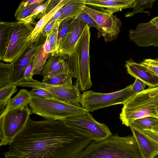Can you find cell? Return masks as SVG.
Returning a JSON list of instances; mask_svg holds the SVG:
<instances>
[{"label":"cell","instance_id":"1","mask_svg":"<svg viewBox=\"0 0 158 158\" xmlns=\"http://www.w3.org/2000/svg\"><path fill=\"white\" fill-rule=\"evenodd\" d=\"M93 141L63 120L30 118L3 155L5 158H77Z\"/></svg>","mask_w":158,"mask_h":158},{"label":"cell","instance_id":"2","mask_svg":"<svg viewBox=\"0 0 158 158\" xmlns=\"http://www.w3.org/2000/svg\"><path fill=\"white\" fill-rule=\"evenodd\" d=\"M77 158H142L134 136L118 133L104 140L93 141Z\"/></svg>","mask_w":158,"mask_h":158},{"label":"cell","instance_id":"3","mask_svg":"<svg viewBox=\"0 0 158 158\" xmlns=\"http://www.w3.org/2000/svg\"><path fill=\"white\" fill-rule=\"evenodd\" d=\"M158 87L148 88L133 95L124 105L120 114L123 124L129 127L134 120L144 117L157 116Z\"/></svg>","mask_w":158,"mask_h":158},{"label":"cell","instance_id":"4","mask_svg":"<svg viewBox=\"0 0 158 158\" xmlns=\"http://www.w3.org/2000/svg\"><path fill=\"white\" fill-rule=\"evenodd\" d=\"M28 106L32 114L49 120H64L89 112L81 105H73L55 99L33 96H31Z\"/></svg>","mask_w":158,"mask_h":158},{"label":"cell","instance_id":"5","mask_svg":"<svg viewBox=\"0 0 158 158\" xmlns=\"http://www.w3.org/2000/svg\"><path fill=\"white\" fill-rule=\"evenodd\" d=\"M28 105L9 110L0 114V146L10 145L25 126L32 114Z\"/></svg>","mask_w":158,"mask_h":158},{"label":"cell","instance_id":"6","mask_svg":"<svg viewBox=\"0 0 158 158\" xmlns=\"http://www.w3.org/2000/svg\"><path fill=\"white\" fill-rule=\"evenodd\" d=\"M134 95L132 84L121 90L107 93L88 90L81 94V105L89 112H93L111 106L124 105Z\"/></svg>","mask_w":158,"mask_h":158},{"label":"cell","instance_id":"7","mask_svg":"<svg viewBox=\"0 0 158 158\" xmlns=\"http://www.w3.org/2000/svg\"><path fill=\"white\" fill-rule=\"evenodd\" d=\"M31 24L15 22L5 53L0 60L12 64L23 54L32 42L28 39L34 29Z\"/></svg>","mask_w":158,"mask_h":158},{"label":"cell","instance_id":"8","mask_svg":"<svg viewBox=\"0 0 158 158\" xmlns=\"http://www.w3.org/2000/svg\"><path fill=\"white\" fill-rule=\"evenodd\" d=\"M89 28L87 25L77 44L75 52L78 64L77 78L76 85L81 91L89 89L92 85L90 69Z\"/></svg>","mask_w":158,"mask_h":158},{"label":"cell","instance_id":"9","mask_svg":"<svg viewBox=\"0 0 158 158\" xmlns=\"http://www.w3.org/2000/svg\"><path fill=\"white\" fill-rule=\"evenodd\" d=\"M63 120L69 126L91 137L94 141L102 140L113 135L107 126L96 121L89 112Z\"/></svg>","mask_w":158,"mask_h":158},{"label":"cell","instance_id":"10","mask_svg":"<svg viewBox=\"0 0 158 158\" xmlns=\"http://www.w3.org/2000/svg\"><path fill=\"white\" fill-rule=\"evenodd\" d=\"M18 86L22 87L40 88L49 92L54 98L70 104H81V94L76 85L70 86H59L41 82L33 78L23 80Z\"/></svg>","mask_w":158,"mask_h":158},{"label":"cell","instance_id":"11","mask_svg":"<svg viewBox=\"0 0 158 158\" xmlns=\"http://www.w3.org/2000/svg\"><path fill=\"white\" fill-rule=\"evenodd\" d=\"M82 9L98 25V37L102 36L106 42L111 41L117 38L121 26V22L118 17L113 14L93 9L86 5Z\"/></svg>","mask_w":158,"mask_h":158},{"label":"cell","instance_id":"12","mask_svg":"<svg viewBox=\"0 0 158 158\" xmlns=\"http://www.w3.org/2000/svg\"><path fill=\"white\" fill-rule=\"evenodd\" d=\"M46 38L41 32L24 52L13 63L11 64L12 71L9 84H18L24 80L23 73L34 57L38 49L44 44Z\"/></svg>","mask_w":158,"mask_h":158},{"label":"cell","instance_id":"13","mask_svg":"<svg viewBox=\"0 0 158 158\" xmlns=\"http://www.w3.org/2000/svg\"><path fill=\"white\" fill-rule=\"evenodd\" d=\"M131 40L140 47L158 46V23L150 22L139 23L134 29L129 31Z\"/></svg>","mask_w":158,"mask_h":158},{"label":"cell","instance_id":"14","mask_svg":"<svg viewBox=\"0 0 158 158\" xmlns=\"http://www.w3.org/2000/svg\"><path fill=\"white\" fill-rule=\"evenodd\" d=\"M87 25L79 20L73 19L58 51L60 57L75 52L76 46Z\"/></svg>","mask_w":158,"mask_h":158},{"label":"cell","instance_id":"15","mask_svg":"<svg viewBox=\"0 0 158 158\" xmlns=\"http://www.w3.org/2000/svg\"><path fill=\"white\" fill-rule=\"evenodd\" d=\"M142 158H155L158 155V144L143 132L130 126Z\"/></svg>","mask_w":158,"mask_h":158},{"label":"cell","instance_id":"16","mask_svg":"<svg viewBox=\"0 0 158 158\" xmlns=\"http://www.w3.org/2000/svg\"><path fill=\"white\" fill-rule=\"evenodd\" d=\"M85 5L99 8L111 15L123 9L134 8L136 0H84Z\"/></svg>","mask_w":158,"mask_h":158},{"label":"cell","instance_id":"17","mask_svg":"<svg viewBox=\"0 0 158 158\" xmlns=\"http://www.w3.org/2000/svg\"><path fill=\"white\" fill-rule=\"evenodd\" d=\"M125 66L128 74L143 81L148 88L158 87V77L149 72L139 63L131 58L126 61Z\"/></svg>","mask_w":158,"mask_h":158},{"label":"cell","instance_id":"18","mask_svg":"<svg viewBox=\"0 0 158 158\" xmlns=\"http://www.w3.org/2000/svg\"><path fill=\"white\" fill-rule=\"evenodd\" d=\"M69 73L66 60L58 54H51L42 70L41 75L45 78Z\"/></svg>","mask_w":158,"mask_h":158},{"label":"cell","instance_id":"19","mask_svg":"<svg viewBox=\"0 0 158 158\" xmlns=\"http://www.w3.org/2000/svg\"><path fill=\"white\" fill-rule=\"evenodd\" d=\"M69 0H61L53 10L42 17L36 23L35 28L30 36L29 41L32 42L37 38L42 30L56 13Z\"/></svg>","mask_w":158,"mask_h":158},{"label":"cell","instance_id":"20","mask_svg":"<svg viewBox=\"0 0 158 158\" xmlns=\"http://www.w3.org/2000/svg\"><path fill=\"white\" fill-rule=\"evenodd\" d=\"M85 4L84 0H69L62 7L61 15L58 20L73 18L82 11V7Z\"/></svg>","mask_w":158,"mask_h":158},{"label":"cell","instance_id":"21","mask_svg":"<svg viewBox=\"0 0 158 158\" xmlns=\"http://www.w3.org/2000/svg\"><path fill=\"white\" fill-rule=\"evenodd\" d=\"M31 98L29 91L25 89H21L14 97L10 99L3 112L28 105Z\"/></svg>","mask_w":158,"mask_h":158},{"label":"cell","instance_id":"22","mask_svg":"<svg viewBox=\"0 0 158 158\" xmlns=\"http://www.w3.org/2000/svg\"><path fill=\"white\" fill-rule=\"evenodd\" d=\"M13 22H0V59L4 55L9 42Z\"/></svg>","mask_w":158,"mask_h":158},{"label":"cell","instance_id":"23","mask_svg":"<svg viewBox=\"0 0 158 158\" xmlns=\"http://www.w3.org/2000/svg\"><path fill=\"white\" fill-rule=\"evenodd\" d=\"M130 126L142 132L152 131L153 127L158 126V116H148L136 119L130 124Z\"/></svg>","mask_w":158,"mask_h":158},{"label":"cell","instance_id":"24","mask_svg":"<svg viewBox=\"0 0 158 158\" xmlns=\"http://www.w3.org/2000/svg\"><path fill=\"white\" fill-rule=\"evenodd\" d=\"M70 73L56 75L43 78L42 82L45 84L59 86H70L73 85L72 77Z\"/></svg>","mask_w":158,"mask_h":158},{"label":"cell","instance_id":"25","mask_svg":"<svg viewBox=\"0 0 158 158\" xmlns=\"http://www.w3.org/2000/svg\"><path fill=\"white\" fill-rule=\"evenodd\" d=\"M17 86L14 84H6L0 88V114L4 111L12 95L17 91Z\"/></svg>","mask_w":158,"mask_h":158},{"label":"cell","instance_id":"26","mask_svg":"<svg viewBox=\"0 0 158 158\" xmlns=\"http://www.w3.org/2000/svg\"><path fill=\"white\" fill-rule=\"evenodd\" d=\"M43 45L38 49L34 56L33 75H41L42 70L51 53H46L44 51Z\"/></svg>","mask_w":158,"mask_h":158},{"label":"cell","instance_id":"27","mask_svg":"<svg viewBox=\"0 0 158 158\" xmlns=\"http://www.w3.org/2000/svg\"><path fill=\"white\" fill-rule=\"evenodd\" d=\"M156 0H136V3L133 10L126 13L125 17H130L133 16L138 13H144L150 14V12L145 11L144 10L147 8L152 9L153 3Z\"/></svg>","mask_w":158,"mask_h":158},{"label":"cell","instance_id":"28","mask_svg":"<svg viewBox=\"0 0 158 158\" xmlns=\"http://www.w3.org/2000/svg\"><path fill=\"white\" fill-rule=\"evenodd\" d=\"M12 67L11 64L0 62V88L9 84L11 78Z\"/></svg>","mask_w":158,"mask_h":158},{"label":"cell","instance_id":"29","mask_svg":"<svg viewBox=\"0 0 158 158\" xmlns=\"http://www.w3.org/2000/svg\"><path fill=\"white\" fill-rule=\"evenodd\" d=\"M73 19L72 18H69L63 20L60 23L58 33L57 44L58 49L68 31L70 23Z\"/></svg>","mask_w":158,"mask_h":158},{"label":"cell","instance_id":"30","mask_svg":"<svg viewBox=\"0 0 158 158\" xmlns=\"http://www.w3.org/2000/svg\"><path fill=\"white\" fill-rule=\"evenodd\" d=\"M60 21H56V24L52 32L49 36V40L51 45L52 52L51 54H58V47L57 44L58 27Z\"/></svg>","mask_w":158,"mask_h":158},{"label":"cell","instance_id":"31","mask_svg":"<svg viewBox=\"0 0 158 158\" xmlns=\"http://www.w3.org/2000/svg\"><path fill=\"white\" fill-rule=\"evenodd\" d=\"M139 64L149 72L158 77V61L155 59H145Z\"/></svg>","mask_w":158,"mask_h":158},{"label":"cell","instance_id":"32","mask_svg":"<svg viewBox=\"0 0 158 158\" xmlns=\"http://www.w3.org/2000/svg\"><path fill=\"white\" fill-rule=\"evenodd\" d=\"M50 0H46L42 4L38 6L32 12L28 17L24 19L22 22L29 23L32 24L35 18L40 13H42L46 8Z\"/></svg>","mask_w":158,"mask_h":158},{"label":"cell","instance_id":"33","mask_svg":"<svg viewBox=\"0 0 158 158\" xmlns=\"http://www.w3.org/2000/svg\"><path fill=\"white\" fill-rule=\"evenodd\" d=\"M83 22L89 27H94L97 29L98 25L94 20L88 14L83 11L80 12L73 18Z\"/></svg>","mask_w":158,"mask_h":158},{"label":"cell","instance_id":"34","mask_svg":"<svg viewBox=\"0 0 158 158\" xmlns=\"http://www.w3.org/2000/svg\"><path fill=\"white\" fill-rule=\"evenodd\" d=\"M45 1L44 0H23L19 4L16 9L15 16H16L23 10L35 4H43Z\"/></svg>","mask_w":158,"mask_h":158},{"label":"cell","instance_id":"35","mask_svg":"<svg viewBox=\"0 0 158 158\" xmlns=\"http://www.w3.org/2000/svg\"><path fill=\"white\" fill-rule=\"evenodd\" d=\"M29 93L31 96L44 98L54 99L49 92L42 89L32 88Z\"/></svg>","mask_w":158,"mask_h":158},{"label":"cell","instance_id":"36","mask_svg":"<svg viewBox=\"0 0 158 158\" xmlns=\"http://www.w3.org/2000/svg\"><path fill=\"white\" fill-rule=\"evenodd\" d=\"M41 4H35L23 10L15 16V18L18 22H22L24 19L29 16L38 6Z\"/></svg>","mask_w":158,"mask_h":158},{"label":"cell","instance_id":"37","mask_svg":"<svg viewBox=\"0 0 158 158\" xmlns=\"http://www.w3.org/2000/svg\"><path fill=\"white\" fill-rule=\"evenodd\" d=\"M61 0H50L45 10L37 16V19H41L42 17L53 10L60 2Z\"/></svg>","mask_w":158,"mask_h":158},{"label":"cell","instance_id":"38","mask_svg":"<svg viewBox=\"0 0 158 158\" xmlns=\"http://www.w3.org/2000/svg\"><path fill=\"white\" fill-rule=\"evenodd\" d=\"M34 57L25 69L23 73V77L24 80L33 78V71L34 64Z\"/></svg>","mask_w":158,"mask_h":158},{"label":"cell","instance_id":"39","mask_svg":"<svg viewBox=\"0 0 158 158\" xmlns=\"http://www.w3.org/2000/svg\"><path fill=\"white\" fill-rule=\"evenodd\" d=\"M146 85L143 81L138 78H135L132 84V89L134 94L143 91L146 86Z\"/></svg>","mask_w":158,"mask_h":158},{"label":"cell","instance_id":"40","mask_svg":"<svg viewBox=\"0 0 158 158\" xmlns=\"http://www.w3.org/2000/svg\"><path fill=\"white\" fill-rule=\"evenodd\" d=\"M56 21H54L47 23L42 30L41 32L46 38L47 36L51 33L56 24Z\"/></svg>","mask_w":158,"mask_h":158},{"label":"cell","instance_id":"41","mask_svg":"<svg viewBox=\"0 0 158 158\" xmlns=\"http://www.w3.org/2000/svg\"><path fill=\"white\" fill-rule=\"evenodd\" d=\"M50 35L47 37L45 42L43 45L44 51L47 54L52 53V47L49 40Z\"/></svg>","mask_w":158,"mask_h":158},{"label":"cell","instance_id":"42","mask_svg":"<svg viewBox=\"0 0 158 158\" xmlns=\"http://www.w3.org/2000/svg\"><path fill=\"white\" fill-rule=\"evenodd\" d=\"M143 132L158 144V133L150 130H146Z\"/></svg>","mask_w":158,"mask_h":158},{"label":"cell","instance_id":"43","mask_svg":"<svg viewBox=\"0 0 158 158\" xmlns=\"http://www.w3.org/2000/svg\"><path fill=\"white\" fill-rule=\"evenodd\" d=\"M62 7L56 13L47 23H50L54 21L57 20L59 19L62 14Z\"/></svg>","mask_w":158,"mask_h":158},{"label":"cell","instance_id":"44","mask_svg":"<svg viewBox=\"0 0 158 158\" xmlns=\"http://www.w3.org/2000/svg\"><path fill=\"white\" fill-rule=\"evenodd\" d=\"M151 23L153 24H155L158 23V16H156L152 19L150 21Z\"/></svg>","mask_w":158,"mask_h":158},{"label":"cell","instance_id":"45","mask_svg":"<svg viewBox=\"0 0 158 158\" xmlns=\"http://www.w3.org/2000/svg\"><path fill=\"white\" fill-rule=\"evenodd\" d=\"M152 131L158 133V126L153 127Z\"/></svg>","mask_w":158,"mask_h":158},{"label":"cell","instance_id":"46","mask_svg":"<svg viewBox=\"0 0 158 158\" xmlns=\"http://www.w3.org/2000/svg\"><path fill=\"white\" fill-rule=\"evenodd\" d=\"M156 113L157 114V116H158V105L157 106L156 109Z\"/></svg>","mask_w":158,"mask_h":158},{"label":"cell","instance_id":"47","mask_svg":"<svg viewBox=\"0 0 158 158\" xmlns=\"http://www.w3.org/2000/svg\"><path fill=\"white\" fill-rule=\"evenodd\" d=\"M155 60H156V61H158V57H157V58H156L155 59Z\"/></svg>","mask_w":158,"mask_h":158},{"label":"cell","instance_id":"48","mask_svg":"<svg viewBox=\"0 0 158 158\" xmlns=\"http://www.w3.org/2000/svg\"><path fill=\"white\" fill-rule=\"evenodd\" d=\"M155 158H158V155L156 156Z\"/></svg>","mask_w":158,"mask_h":158}]
</instances>
